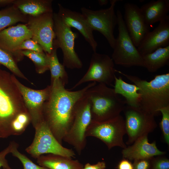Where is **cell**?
Instances as JSON below:
<instances>
[{
	"label": "cell",
	"instance_id": "31",
	"mask_svg": "<svg viewBox=\"0 0 169 169\" xmlns=\"http://www.w3.org/2000/svg\"><path fill=\"white\" fill-rule=\"evenodd\" d=\"M18 144H16L13 149L11 153L13 156L17 158L22 162L23 169H48L45 167L38 165L25 155L19 152L18 150Z\"/></svg>",
	"mask_w": 169,
	"mask_h": 169
},
{
	"label": "cell",
	"instance_id": "5",
	"mask_svg": "<svg viewBox=\"0 0 169 169\" xmlns=\"http://www.w3.org/2000/svg\"><path fill=\"white\" fill-rule=\"evenodd\" d=\"M118 35L111 58L114 64L125 67H144L142 56L134 44L127 30L121 11L117 10Z\"/></svg>",
	"mask_w": 169,
	"mask_h": 169
},
{
	"label": "cell",
	"instance_id": "38",
	"mask_svg": "<svg viewBox=\"0 0 169 169\" xmlns=\"http://www.w3.org/2000/svg\"><path fill=\"white\" fill-rule=\"evenodd\" d=\"M15 0H0V5L13 4Z\"/></svg>",
	"mask_w": 169,
	"mask_h": 169
},
{
	"label": "cell",
	"instance_id": "20",
	"mask_svg": "<svg viewBox=\"0 0 169 169\" xmlns=\"http://www.w3.org/2000/svg\"><path fill=\"white\" fill-rule=\"evenodd\" d=\"M140 9L146 23L150 26L169 15V0H152L142 5Z\"/></svg>",
	"mask_w": 169,
	"mask_h": 169
},
{
	"label": "cell",
	"instance_id": "16",
	"mask_svg": "<svg viewBox=\"0 0 169 169\" xmlns=\"http://www.w3.org/2000/svg\"><path fill=\"white\" fill-rule=\"evenodd\" d=\"M124 8V23L134 44L137 47L150 31V26L146 23L140 8L136 5L127 3Z\"/></svg>",
	"mask_w": 169,
	"mask_h": 169
},
{
	"label": "cell",
	"instance_id": "11",
	"mask_svg": "<svg viewBox=\"0 0 169 169\" xmlns=\"http://www.w3.org/2000/svg\"><path fill=\"white\" fill-rule=\"evenodd\" d=\"M123 111L125 116L126 133L128 136L126 143L132 144L140 137L152 132L157 124L154 115L140 107L125 105Z\"/></svg>",
	"mask_w": 169,
	"mask_h": 169
},
{
	"label": "cell",
	"instance_id": "15",
	"mask_svg": "<svg viewBox=\"0 0 169 169\" xmlns=\"http://www.w3.org/2000/svg\"><path fill=\"white\" fill-rule=\"evenodd\" d=\"M32 37L31 31L26 25L9 27L0 32V48L10 54L17 62L24 56L19 51V47L23 41Z\"/></svg>",
	"mask_w": 169,
	"mask_h": 169
},
{
	"label": "cell",
	"instance_id": "10",
	"mask_svg": "<svg viewBox=\"0 0 169 169\" xmlns=\"http://www.w3.org/2000/svg\"><path fill=\"white\" fill-rule=\"evenodd\" d=\"M118 1L110 0V6L106 8L97 10L84 7L81 8V13L92 29L97 31L103 35L113 49L116 40L114 32L117 24V18L115 7Z\"/></svg>",
	"mask_w": 169,
	"mask_h": 169
},
{
	"label": "cell",
	"instance_id": "26",
	"mask_svg": "<svg viewBox=\"0 0 169 169\" xmlns=\"http://www.w3.org/2000/svg\"><path fill=\"white\" fill-rule=\"evenodd\" d=\"M57 49L53 46L50 54H47L49 59V69L51 73V82L60 79L65 85L68 83V76L65 67L59 61L57 54Z\"/></svg>",
	"mask_w": 169,
	"mask_h": 169
},
{
	"label": "cell",
	"instance_id": "7",
	"mask_svg": "<svg viewBox=\"0 0 169 169\" xmlns=\"http://www.w3.org/2000/svg\"><path fill=\"white\" fill-rule=\"evenodd\" d=\"M91 121L90 104L85 93L75 105L72 123L63 140L79 154L85 146V133Z\"/></svg>",
	"mask_w": 169,
	"mask_h": 169
},
{
	"label": "cell",
	"instance_id": "37",
	"mask_svg": "<svg viewBox=\"0 0 169 169\" xmlns=\"http://www.w3.org/2000/svg\"><path fill=\"white\" fill-rule=\"evenodd\" d=\"M106 165L105 162L99 161L95 164L86 163L84 167L81 169H105Z\"/></svg>",
	"mask_w": 169,
	"mask_h": 169
},
{
	"label": "cell",
	"instance_id": "25",
	"mask_svg": "<svg viewBox=\"0 0 169 169\" xmlns=\"http://www.w3.org/2000/svg\"><path fill=\"white\" fill-rule=\"evenodd\" d=\"M22 13L13 4L0 10V32L8 26L19 22L27 23L28 17Z\"/></svg>",
	"mask_w": 169,
	"mask_h": 169
},
{
	"label": "cell",
	"instance_id": "2",
	"mask_svg": "<svg viewBox=\"0 0 169 169\" xmlns=\"http://www.w3.org/2000/svg\"><path fill=\"white\" fill-rule=\"evenodd\" d=\"M28 112L12 74L0 69V138L13 135L12 124L17 115Z\"/></svg>",
	"mask_w": 169,
	"mask_h": 169
},
{
	"label": "cell",
	"instance_id": "36",
	"mask_svg": "<svg viewBox=\"0 0 169 169\" xmlns=\"http://www.w3.org/2000/svg\"><path fill=\"white\" fill-rule=\"evenodd\" d=\"M116 169H133V163L130 160L123 158L118 163Z\"/></svg>",
	"mask_w": 169,
	"mask_h": 169
},
{
	"label": "cell",
	"instance_id": "27",
	"mask_svg": "<svg viewBox=\"0 0 169 169\" xmlns=\"http://www.w3.org/2000/svg\"><path fill=\"white\" fill-rule=\"evenodd\" d=\"M21 53L33 62L38 73L43 74L49 70V57L46 53L28 50H21Z\"/></svg>",
	"mask_w": 169,
	"mask_h": 169
},
{
	"label": "cell",
	"instance_id": "4",
	"mask_svg": "<svg viewBox=\"0 0 169 169\" xmlns=\"http://www.w3.org/2000/svg\"><path fill=\"white\" fill-rule=\"evenodd\" d=\"M90 104L91 121L101 122L120 115L126 105L114 89L101 83L89 88L86 92Z\"/></svg>",
	"mask_w": 169,
	"mask_h": 169
},
{
	"label": "cell",
	"instance_id": "9",
	"mask_svg": "<svg viewBox=\"0 0 169 169\" xmlns=\"http://www.w3.org/2000/svg\"><path fill=\"white\" fill-rule=\"evenodd\" d=\"M126 134L125 120L120 115L103 121H91L85 133V136H92L102 141L109 149L115 146L126 147L123 141Z\"/></svg>",
	"mask_w": 169,
	"mask_h": 169
},
{
	"label": "cell",
	"instance_id": "6",
	"mask_svg": "<svg viewBox=\"0 0 169 169\" xmlns=\"http://www.w3.org/2000/svg\"><path fill=\"white\" fill-rule=\"evenodd\" d=\"M33 126L35 129L34 138L25 150L33 157L37 159L47 153L71 158L75 155L73 150L64 147L59 142L44 120Z\"/></svg>",
	"mask_w": 169,
	"mask_h": 169
},
{
	"label": "cell",
	"instance_id": "8",
	"mask_svg": "<svg viewBox=\"0 0 169 169\" xmlns=\"http://www.w3.org/2000/svg\"><path fill=\"white\" fill-rule=\"evenodd\" d=\"M54 29L55 38L53 46L60 48L63 55V65L71 69H80L83 63L76 52L74 48L75 39L77 33L73 32L70 27L65 24L57 13H53Z\"/></svg>",
	"mask_w": 169,
	"mask_h": 169
},
{
	"label": "cell",
	"instance_id": "28",
	"mask_svg": "<svg viewBox=\"0 0 169 169\" xmlns=\"http://www.w3.org/2000/svg\"><path fill=\"white\" fill-rule=\"evenodd\" d=\"M13 57L8 52L0 48V64L8 69L15 76L29 81L18 67Z\"/></svg>",
	"mask_w": 169,
	"mask_h": 169
},
{
	"label": "cell",
	"instance_id": "14",
	"mask_svg": "<svg viewBox=\"0 0 169 169\" xmlns=\"http://www.w3.org/2000/svg\"><path fill=\"white\" fill-rule=\"evenodd\" d=\"M12 77L22 95L26 108L30 115L33 125L44 120L43 107L50 95V85L42 90H34L23 84L13 74Z\"/></svg>",
	"mask_w": 169,
	"mask_h": 169
},
{
	"label": "cell",
	"instance_id": "13",
	"mask_svg": "<svg viewBox=\"0 0 169 169\" xmlns=\"http://www.w3.org/2000/svg\"><path fill=\"white\" fill-rule=\"evenodd\" d=\"M26 25L31 31L32 38L41 46L45 53L50 54L55 38L53 12L35 17L29 16Z\"/></svg>",
	"mask_w": 169,
	"mask_h": 169
},
{
	"label": "cell",
	"instance_id": "12",
	"mask_svg": "<svg viewBox=\"0 0 169 169\" xmlns=\"http://www.w3.org/2000/svg\"><path fill=\"white\" fill-rule=\"evenodd\" d=\"M116 70L111 58L106 54L94 52L87 71L72 89L88 82L112 85L114 81Z\"/></svg>",
	"mask_w": 169,
	"mask_h": 169
},
{
	"label": "cell",
	"instance_id": "30",
	"mask_svg": "<svg viewBox=\"0 0 169 169\" xmlns=\"http://www.w3.org/2000/svg\"><path fill=\"white\" fill-rule=\"evenodd\" d=\"M162 115L159 123L164 140L168 145H169V105L163 107L158 110Z\"/></svg>",
	"mask_w": 169,
	"mask_h": 169
},
{
	"label": "cell",
	"instance_id": "22",
	"mask_svg": "<svg viewBox=\"0 0 169 169\" xmlns=\"http://www.w3.org/2000/svg\"><path fill=\"white\" fill-rule=\"evenodd\" d=\"M37 159L39 166L48 169H81L83 167L78 160L59 155H42Z\"/></svg>",
	"mask_w": 169,
	"mask_h": 169
},
{
	"label": "cell",
	"instance_id": "39",
	"mask_svg": "<svg viewBox=\"0 0 169 169\" xmlns=\"http://www.w3.org/2000/svg\"><path fill=\"white\" fill-rule=\"evenodd\" d=\"M98 1L99 4L100 6L106 5L108 3L107 0H99Z\"/></svg>",
	"mask_w": 169,
	"mask_h": 169
},
{
	"label": "cell",
	"instance_id": "34",
	"mask_svg": "<svg viewBox=\"0 0 169 169\" xmlns=\"http://www.w3.org/2000/svg\"><path fill=\"white\" fill-rule=\"evenodd\" d=\"M153 157L134 160L133 169H151Z\"/></svg>",
	"mask_w": 169,
	"mask_h": 169
},
{
	"label": "cell",
	"instance_id": "23",
	"mask_svg": "<svg viewBox=\"0 0 169 169\" xmlns=\"http://www.w3.org/2000/svg\"><path fill=\"white\" fill-rule=\"evenodd\" d=\"M114 82L115 92L125 98L126 105L133 107H140L141 97L137 86L127 83L120 77L117 78L116 76Z\"/></svg>",
	"mask_w": 169,
	"mask_h": 169
},
{
	"label": "cell",
	"instance_id": "18",
	"mask_svg": "<svg viewBox=\"0 0 169 169\" xmlns=\"http://www.w3.org/2000/svg\"><path fill=\"white\" fill-rule=\"evenodd\" d=\"M169 45V16L160 21L158 26L145 36L137 47L142 56L159 48Z\"/></svg>",
	"mask_w": 169,
	"mask_h": 169
},
{
	"label": "cell",
	"instance_id": "3",
	"mask_svg": "<svg viewBox=\"0 0 169 169\" xmlns=\"http://www.w3.org/2000/svg\"><path fill=\"white\" fill-rule=\"evenodd\" d=\"M137 86L141 97L140 108L154 116L160 109L169 105V73L156 76L149 81L116 70Z\"/></svg>",
	"mask_w": 169,
	"mask_h": 169
},
{
	"label": "cell",
	"instance_id": "29",
	"mask_svg": "<svg viewBox=\"0 0 169 169\" xmlns=\"http://www.w3.org/2000/svg\"><path fill=\"white\" fill-rule=\"evenodd\" d=\"M30 122H31V117L28 112L18 114L12 124L13 135L18 136L22 134Z\"/></svg>",
	"mask_w": 169,
	"mask_h": 169
},
{
	"label": "cell",
	"instance_id": "1",
	"mask_svg": "<svg viewBox=\"0 0 169 169\" xmlns=\"http://www.w3.org/2000/svg\"><path fill=\"white\" fill-rule=\"evenodd\" d=\"M96 84L92 82L80 90L71 91L65 88L60 79L51 82L50 93L44 106L43 117L61 144L72 123L75 104L89 88Z\"/></svg>",
	"mask_w": 169,
	"mask_h": 169
},
{
	"label": "cell",
	"instance_id": "33",
	"mask_svg": "<svg viewBox=\"0 0 169 169\" xmlns=\"http://www.w3.org/2000/svg\"><path fill=\"white\" fill-rule=\"evenodd\" d=\"M163 155L153 157L151 169H169V160Z\"/></svg>",
	"mask_w": 169,
	"mask_h": 169
},
{
	"label": "cell",
	"instance_id": "32",
	"mask_svg": "<svg viewBox=\"0 0 169 169\" xmlns=\"http://www.w3.org/2000/svg\"><path fill=\"white\" fill-rule=\"evenodd\" d=\"M18 50L20 51L22 50H28L39 53L44 52L41 46L32 38L23 41L19 47Z\"/></svg>",
	"mask_w": 169,
	"mask_h": 169
},
{
	"label": "cell",
	"instance_id": "40",
	"mask_svg": "<svg viewBox=\"0 0 169 169\" xmlns=\"http://www.w3.org/2000/svg\"><path fill=\"white\" fill-rule=\"evenodd\" d=\"M3 169H12L10 167V166H7V167H3Z\"/></svg>",
	"mask_w": 169,
	"mask_h": 169
},
{
	"label": "cell",
	"instance_id": "41",
	"mask_svg": "<svg viewBox=\"0 0 169 169\" xmlns=\"http://www.w3.org/2000/svg\"><path fill=\"white\" fill-rule=\"evenodd\" d=\"M1 64H0V69H0V66H1Z\"/></svg>",
	"mask_w": 169,
	"mask_h": 169
},
{
	"label": "cell",
	"instance_id": "35",
	"mask_svg": "<svg viewBox=\"0 0 169 169\" xmlns=\"http://www.w3.org/2000/svg\"><path fill=\"white\" fill-rule=\"evenodd\" d=\"M18 143L13 141L11 142L9 145L5 149L0 152V168L5 167L9 166L8 161L5 157L6 155L11 153L14 147Z\"/></svg>",
	"mask_w": 169,
	"mask_h": 169
},
{
	"label": "cell",
	"instance_id": "24",
	"mask_svg": "<svg viewBox=\"0 0 169 169\" xmlns=\"http://www.w3.org/2000/svg\"><path fill=\"white\" fill-rule=\"evenodd\" d=\"M142 56L144 67L150 72H156L168 63L169 45L159 48L153 52Z\"/></svg>",
	"mask_w": 169,
	"mask_h": 169
},
{
	"label": "cell",
	"instance_id": "21",
	"mask_svg": "<svg viewBox=\"0 0 169 169\" xmlns=\"http://www.w3.org/2000/svg\"><path fill=\"white\" fill-rule=\"evenodd\" d=\"M51 0H15L13 4L22 13L37 17L53 12Z\"/></svg>",
	"mask_w": 169,
	"mask_h": 169
},
{
	"label": "cell",
	"instance_id": "19",
	"mask_svg": "<svg viewBox=\"0 0 169 169\" xmlns=\"http://www.w3.org/2000/svg\"><path fill=\"white\" fill-rule=\"evenodd\" d=\"M121 153L123 158L130 161L151 158L166 153L158 148L155 141L149 143L147 135L140 137L132 145L123 148Z\"/></svg>",
	"mask_w": 169,
	"mask_h": 169
},
{
	"label": "cell",
	"instance_id": "17",
	"mask_svg": "<svg viewBox=\"0 0 169 169\" xmlns=\"http://www.w3.org/2000/svg\"><path fill=\"white\" fill-rule=\"evenodd\" d=\"M58 5L57 13L63 22L69 27L77 29L90 45L94 52H96L98 44L94 38L93 31L82 14L65 8L60 4Z\"/></svg>",
	"mask_w": 169,
	"mask_h": 169
}]
</instances>
